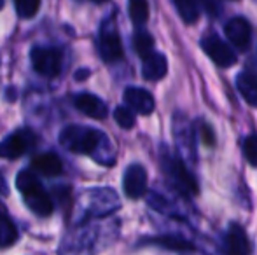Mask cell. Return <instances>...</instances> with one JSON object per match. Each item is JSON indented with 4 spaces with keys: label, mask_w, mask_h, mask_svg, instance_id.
<instances>
[{
    "label": "cell",
    "mask_w": 257,
    "mask_h": 255,
    "mask_svg": "<svg viewBox=\"0 0 257 255\" xmlns=\"http://www.w3.org/2000/svg\"><path fill=\"white\" fill-rule=\"evenodd\" d=\"M98 51L100 56L105 63H115L122 58V44L121 37L117 34L114 21L107 20L100 28V37H98Z\"/></svg>",
    "instance_id": "cell-7"
},
{
    "label": "cell",
    "mask_w": 257,
    "mask_h": 255,
    "mask_svg": "<svg viewBox=\"0 0 257 255\" xmlns=\"http://www.w3.org/2000/svg\"><path fill=\"white\" fill-rule=\"evenodd\" d=\"M4 7V0H0V9H2Z\"/></svg>",
    "instance_id": "cell-31"
},
{
    "label": "cell",
    "mask_w": 257,
    "mask_h": 255,
    "mask_svg": "<svg viewBox=\"0 0 257 255\" xmlns=\"http://www.w3.org/2000/svg\"><path fill=\"white\" fill-rule=\"evenodd\" d=\"M6 194L7 192V187H6V180H4V177L0 175V194Z\"/></svg>",
    "instance_id": "cell-28"
},
{
    "label": "cell",
    "mask_w": 257,
    "mask_h": 255,
    "mask_svg": "<svg viewBox=\"0 0 257 255\" xmlns=\"http://www.w3.org/2000/svg\"><path fill=\"white\" fill-rule=\"evenodd\" d=\"M173 131H175V142L179 145L180 157L187 161L196 159V145H194V129L191 126L189 119L182 112L175 114L173 119Z\"/></svg>",
    "instance_id": "cell-9"
},
{
    "label": "cell",
    "mask_w": 257,
    "mask_h": 255,
    "mask_svg": "<svg viewBox=\"0 0 257 255\" xmlns=\"http://www.w3.org/2000/svg\"><path fill=\"white\" fill-rule=\"evenodd\" d=\"M37 142V136L32 129L21 128L18 131L7 135L0 142V157L2 159H16L27 154Z\"/></svg>",
    "instance_id": "cell-6"
},
{
    "label": "cell",
    "mask_w": 257,
    "mask_h": 255,
    "mask_svg": "<svg viewBox=\"0 0 257 255\" xmlns=\"http://www.w3.org/2000/svg\"><path fill=\"white\" fill-rule=\"evenodd\" d=\"M236 88L243 100L252 107H257V79L250 72H240L236 77Z\"/></svg>",
    "instance_id": "cell-19"
},
{
    "label": "cell",
    "mask_w": 257,
    "mask_h": 255,
    "mask_svg": "<svg viewBox=\"0 0 257 255\" xmlns=\"http://www.w3.org/2000/svg\"><path fill=\"white\" fill-rule=\"evenodd\" d=\"M18 239L16 224L11 220L6 206L0 203V248H7Z\"/></svg>",
    "instance_id": "cell-20"
},
{
    "label": "cell",
    "mask_w": 257,
    "mask_h": 255,
    "mask_svg": "<svg viewBox=\"0 0 257 255\" xmlns=\"http://www.w3.org/2000/svg\"><path fill=\"white\" fill-rule=\"evenodd\" d=\"M16 187L21 192L27 206L39 217H49L53 213V199L42 187L39 177L32 170H21L16 177Z\"/></svg>",
    "instance_id": "cell-3"
},
{
    "label": "cell",
    "mask_w": 257,
    "mask_h": 255,
    "mask_svg": "<svg viewBox=\"0 0 257 255\" xmlns=\"http://www.w3.org/2000/svg\"><path fill=\"white\" fill-rule=\"evenodd\" d=\"M133 48H135L137 55L140 56V58H146L147 55H151V53L154 51V39L153 35L149 34V32H137L135 37H133Z\"/></svg>",
    "instance_id": "cell-23"
},
{
    "label": "cell",
    "mask_w": 257,
    "mask_h": 255,
    "mask_svg": "<svg viewBox=\"0 0 257 255\" xmlns=\"http://www.w3.org/2000/svg\"><path fill=\"white\" fill-rule=\"evenodd\" d=\"M149 245L161 246L166 250H173V252H191L194 250V245L187 239L180 238L175 234H163V236H154V238H147L146 239Z\"/></svg>",
    "instance_id": "cell-18"
},
{
    "label": "cell",
    "mask_w": 257,
    "mask_h": 255,
    "mask_svg": "<svg viewBox=\"0 0 257 255\" xmlns=\"http://www.w3.org/2000/svg\"><path fill=\"white\" fill-rule=\"evenodd\" d=\"M114 119L122 129H132L135 126V114L128 107H117L114 110Z\"/></svg>",
    "instance_id": "cell-25"
},
{
    "label": "cell",
    "mask_w": 257,
    "mask_h": 255,
    "mask_svg": "<svg viewBox=\"0 0 257 255\" xmlns=\"http://www.w3.org/2000/svg\"><path fill=\"white\" fill-rule=\"evenodd\" d=\"M122 189L126 196L139 199L147 192V171L142 164H130L122 177Z\"/></svg>",
    "instance_id": "cell-11"
},
{
    "label": "cell",
    "mask_w": 257,
    "mask_h": 255,
    "mask_svg": "<svg viewBox=\"0 0 257 255\" xmlns=\"http://www.w3.org/2000/svg\"><path fill=\"white\" fill-rule=\"evenodd\" d=\"M241 150H243V156L252 166H257V135H250L243 140V145H241Z\"/></svg>",
    "instance_id": "cell-26"
},
{
    "label": "cell",
    "mask_w": 257,
    "mask_h": 255,
    "mask_svg": "<svg viewBox=\"0 0 257 255\" xmlns=\"http://www.w3.org/2000/svg\"><path fill=\"white\" fill-rule=\"evenodd\" d=\"M32 166L35 171H39L44 177H56L63 171V163H61L60 156L54 152H44L37 154L32 159Z\"/></svg>",
    "instance_id": "cell-17"
},
{
    "label": "cell",
    "mask_w": 257,
    "mask_h": 255,
    "mask_svg": "<svg viewBox=\"0 0 257 255\" xmlns=\"http://www.w3.org/2000/svg\"><path fill=\"white\" fill-rule=\"evenodd\" d=\"M222 250L226 255H250V241L240 224L233 222L224 236Z\"/></svg>",
    "instance_id": "cell-13"
},
{
    "label": "cell",
    "mask_w": 257,
    "mask_h": 255,
    "mask_svg": "<svg viewBox=\"0 0 257 255\" xmlns=\"http://www.w3.org/2000/svg\"><path fill=\"white\" fill-rule=\"evenodd\" d=\"M98 238L96 227L86 224H75L67 232L60 246V255H91Z\"/></svg>",
    "instance_id": "cell-4"
},
{
    "label": "cell",
    "mask_w": 257,
    "mask_h": 255,
    "mask_svg": "<svg viewBox=\"0 0 257 255\" xmlns=\"http://www.w3.org/2000/svg\"><path fill=\"white\" fill-rule=\"evenodd\" d=\"M60 143L63 149L74 154H88L100 164H114L115 150L105 133L89 126L72 124L60 133Z\"/></svg>",
    "instance_id": "cell-1"
},
{
    "label": "cell",
    "mask_w": 257,
    "mask_h": 255,
    "mask_svg": "<svg viewBox=\"0 0 257 255\" xmlns=\"http://www.w3.org/2000/svg\"><path fill=\"white\" fill-rule=\"evenodd\" d=\"M201 49H203L206 55H208V58L220 68H229L236 63V55H234L233 49H231L222 39L213 34L201 39Z\"/></svg>",
    "instance_id": "cell-10"
},
{
    "label": "cell",
    "mask_w": 257,
    "mask_h": 255,
    "mask_svg": "<svg viewBox=\"0 0 257 255\" xmlns=\"http://www.w3.org/2000/svg\"><path fill=\"white\" fill-rule=\"evenodd\" d=\"M93 2H96V4H100V2H107V0H93Z\"/></svg>",
    "instance_id": "cell-30"
},
{
    "label": "cell",
    "mask_w": 257,
    "mask_h": 255,
    "mask_svg": "<svg viewBox=\"0 0 257 255\" xmlns=\"http://www.w3.org/2000/svg\"><path fill=\"white\" fill-rule=\"evenodd\" d=\"M32 65L37 74L56 77L61 72V51L56 48H34L30 53Z\"/></svg>",
    "instance_id": "cell-8"
},
{
    "label": "cell",
    "mask_w": 257,
    "mask_h": 255,
    "mask_svg": "<svg viewBox=\"0 0 257 255\" xmlns=\"http://www.w3.org/2000/svg\"><path fill=\"white\" fill-rule=\"evenodd\" d=\"M88 74H89L88 70H81V72H77V79H79V81H82V79H84V77H88Z\"/></svg>",
    "instance_id": "cell-29"
},
{
    "label": "cell",
    "mask_w": 257,
    "mask_h": 255,
    "mask_svg": "<svg viewBox=\"0 0 257 255\" xmlns=\"http://www.w3.org/2000/svg\"><path fill=\"white\" fill-rule=\"evenodd\" d=\"M14 4H16L18 14L23 20L34 18L37 14L39 7H41V0H14Z\"/></svg>",
    "instance_id": "cell-24"
},
{
    "label": "cell",
    "mask_w": 257,
    "mask_h": 255,
    "mask_svg": "<svg viewBox=\"0 0 257 255\" xmlns=\"http://www.w3.org/2000/svg\"><path fill=\"white\" fill-rule=\"evenodd\" d=\"M173 4H175L177 11H179V14L184 20V23H187V25L196 23L198 16H200L196 0H173Z\"/></svg>",
    "instance_id": "cell-22"
},
{
    "label": "cell",
    "mask_w": 257,
    "mask_h": 255,
    "mask_svg": "<svg viewBox=\"0 0 257 255\" xmlns=\"http://www.w3.org/2000/svg\"><path fill=\"white\" fill-rule=\"evenodd\" d=\"M224 34H226L227 41L236 49H240V51H245V49L250 46L252 27L245 18H241V16L231 18L226 23V27H224Z\"/></svg>",
    "instance_id": "cell-12"
},
{
    "label": "cell",
    "mask_w": 257,
    "mask_h": 255,
    "mask_svg": "<svg viewBox=\"0 0 257 255\" xmlns=\"http://www.w3.org/2000/svg\"><path fill=\"white\" fill-rule=\"evenodd\" d=\"M130 20L137 27H144L149 20V2L147 0H128Z\"/></svg>",
    "instance_id": "cell-21"
},
{
    "label": "cell",
    "mask_w": 257,
    "mask_h": 255,
    "mask_svg": "<svg viewBox=\"0 0 257 255\" xmlns=\"http://www.w3.org/2000/svg\"><path fill=\"white\" fill-rule=\"evenodd\" d=\"M126 107H128L132 112L142 114V116H149L154 112V96L151 95L147 89L142 88H126L124 95H122Z\"/></svg>",
    "instance_id": "cell-14"
},
{
    "label": "cell",
    "mask_w": 257,
    "mask_h": 255,
    "mask_svg": "<svg viewBox=\"0 0 257 255\" xmlns=\"http://www.w3.org/2000/svg\"><path fill=\"white\" fill-rule=\"evenodd\" d=\"M119 208V197L108 187L88 189L79 196L74 210V225L84 224L89 218H98L114 213Z\"/></svg>",
    "instance_id": "cell-2"
},
{
    "label": "cell",
    "mask_w": 257,
    "mask_h": 255,
    "mask_svg": "<svg viewBox=\"0 0 257 255\" xmlns=\"http://www.w3.org/2000/svg\"><path fill=\"white\" fill-rule=\"evenodd\" d=\"M163 168L166 171V177L173 184V187H177V191H180L186 196L191 194H198V182L193 177L189 170H187L186 163L180 156L173 157L168 154V150H163Z\"/></svg>",
    "instance_id": "cell-5"
},
{
    "label": "cell",
    "mask_w": 257,
    "mask_h": 255,
    "mask_svg": "<svg viewBox=\"0 0 257 255\" xmlns=\"http://www.w3.org/2000/svg\"><path fill=\"white\" fill-rule=\"evenodd\" d=\"M74 105L79 112H82L84 116L93 117V119H105L108 114L107 103L102 98H98L96 95L91 93H81L74 98Z\"/></svg>",
    "instance_id": "cell-15"
},
{
    "label": "cell",
    "mask_w": 257,
    "mask_h": 255,
    "mask_svg": "<svg viewBox=\"0 0 257 255\" xmlns=\"http://www.w3.org/2000/svg\"><path fill=\"white\" fill-rule=\"evenodd\" d=\"M200 135H201V138H203L205 145L213 147V143H215V133H213L212 126H210L208 123H205V121L200 123Z\"/></svg>",
    "instance_id": "cell-27"
},
{
    "label": "cell",
    "mask_w": 257,
    "mask_h": 255,
    "mask_svg": "<svg viewBox=\"0 0 257 255\" xmlns=\"http://www.w3.org/2000/svg\"><path fill=\"white\" fill-rule=\"evenodd\" d=\"M142 75L147 81H161L168 72V62L166 56L161 53L153 51L151 55H147L146 58H142Z\"/></svg>",
    "instance_id": "cell-16"
}]
</instances>
